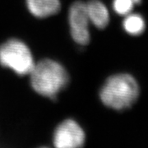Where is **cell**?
Listing matches in <instances>:
<instances>
[{
  "label": "cell",
  "instance_id": "6",
  "mask_svg": "<svg viewBox=\"0 0 148 148\" xmlns=\"http://www.w3.org/2000/svg\"><path fill=\"white\" fill-rule=\"evenodd\" d=\"M27 10L36 18L54 16L61 9V0H25Z\"/></svg>",
  "mask_w": 148,
  "mask_h": 148
},
{
  "label": "cell",
  "instance_id": "10",
  "mask_svg": "<svg viewBox=\"0 0 148 148\" xmlns=\"http://www.w3.org/2000/svg\"><path fill=\"white\" fill-rule=\"evenodd\" d=\"M133 2H134L135 4H140L141 2H142V0H133Z\"/></svg>",
  "mask_w": 148,
  "mask_h": 148
},
{
  "label": "cell",
  "instance_id": "5",
  "mask_svg": "<svg viewBox=\"0 0 148 148\" xmlns=\"http://www.w3.org/2000/svg\"><path fill=\"white\" fill-rule=\"evenodd\" d=\"M86 134L79 123L73 119L62 121L53 134V144L57 148H77L84 145Z\"/></svg>",
  "mask_w": 148,
  "mask_h": 148
},
{
  "label": "cell",
  "instance_id": "3",
  "mask_svg": "<svg viewBox=\"0 0 148 148\" xmlns=\"http://www.w3.org/2000/svg\"><path fill=\"white\" fill-rule=\"evenodd\" d=\"M32 50L19 39H9L0 45V65L19 76H27L35 66Z\"/></svg>",
  "mask_w": 148,
  "mask_h": 148
},
{
  "label": "cell",
  "instance_id": "2",
  "mask_svg": "<svg viewBox=\"0 0 148 148\" xmlns=\"http://www.w3.org/2000/svg\"><path fill=\"white\" fill-rule=\"evenodd\" d=\"M140 95L137 80L127 73H118L108 77L102 85L99 96L106 107L116 111L129 110Z\"/></svg>",
  "mask_w": 148,
  "mask_h": 148
},
{
  "label": "cell",
  "instance_id": "1",
  "mask_svg": "<svg viewBox=\"0 0 148 148\" xmlns=\"http://www.w3.org/2000/svg\"><path fill=\"white\" fill-rule=\"evenodd\" d=\"M29 77L32 89L49 99H55L69 82L67 69L52 58H44L36 63Z\"/></svg>",
  "mask_w": 148,
  "mask_h": 148
},
{
  "label": "cell",
  "instance_id": "9",
  "mask_svg": "<svg viewBox=\"0 0 148 148\" xmlns=\"http://www.w3.org/2000/svg\"><path fill=\"white\" fill-rule=\"evenodd\" d=\"M135 5L133 0H114L113 9L118 15L126 16L132 12Z\"/></svg>",
  "mask_w": 148,
  "mask_h": 148
},
{
  "label": "cell",
  "instance_id": "7",
  "mask_svg": "<svg viewBox=\"0 0 148 148\" xmlns=\"http://www.w3.org/2000/svg\"><path fill=\"white\" fill-rule=\"evenodd\" d=\"M90 24L98 29H105L110 23V12L101 0H90L86 3Z\"/></svg>",
  "mask_w": 148,
  "mask_h": 148
},
{
  "label": "cell",
  "instance_id": "8",
  "mask_svg": "<svg viewBox=\"0 0 148 148\" xmlns=\"http://www.w3.org/2000/svg\"><path fill=\"white\" fill-rule=\"evenodd\" d=\"M123 27L128 35L138 36H141L145 31L146 22L143 16L129 13L125 16V18L123 21Z\"/></svg>",
  "mask_w": 148,
  "mask_h": 148
},
{
  "label": "cell",
  "instance_id": "4",
  "mask_svg": "<svg viewBox=\"0 0 148 148\" xmlns=\"http://www.w3.org/2000/svg\"><path fill=\"white\" fill-rule=\"evenodd\" d=\"M90 24L86 3L76 1L70 6L69 11V31L74 42L82 46L90 43Z\"/></svg>",
  "mask_w": 148,
  "mask_h": 148
}]
</instances>
